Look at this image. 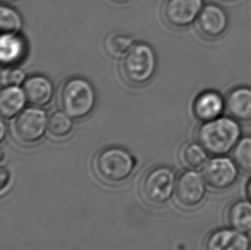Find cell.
I'll return each instance as SVG.
<instances>
[{"label": "cell", "instance_id": "6", "mask_svg": "<svg viewBox=\"0 0 251 250\" xmlns=\"http://www.w3.org/2000/svg\"><path fill=\"white\" fill-rule=\"evenodd\" d=\"M48 124V116L41 107L24 109L14 120L13 134L21 143L34 144L44 136Z\"/></svg>", "mask_w": 251, "mask_h": 250}, {"label": "cell", "instance_id": "27", "mask_svg": "<svg viewBox=\"0 0 251 250\" xmlns=\"http://www.w3.org/2000/svg\"><path fill=\"white\" fill-rule=\"evenodd\" d=\"M116 1H126V0H116Z\"/></svg>", "mask_w": 251, "mask_h": 250}, {"label": "cell", "instance_id": "21", "mask_svg": "<svg viewBox=\"0 0 251 250\" xmlns=\"http://www.w3.org/2000/svg\"><path fill=\"white\" fill-rule=\"evenodd\" d=\"M233 160L239 169L251 174V135L239 140L233 149Z\"/></svg>", "mask_w": 251, "mask_h": 250}, {"label": "cell", "instance_id": "11", "mask_svg": "<svg viewBox=\"0 0 251 250\" xmlns=\"http://www.w3.org/2000/svg\"><path fill=\"white\" fill-rule=\"evenodd\" d=\"M226 109V98L220 92L213 89L201 92L194 100V115L201 123L224 115Z\"/></svg>", "mask_w": 251, "mask_h": 250}, {"label": "cell", "instance_id": "7", "mask_svg": "<svg viewBox=\"0 0 251 250\" xmlns=\"http://www.w3.org/2000/svg\"><path fill=\"white\" fill-rule=\"evenodd\" d=\"M204 5V0H166L162 17L170 27L183 29L197 22Z\"/></svg>", "mask_w": 251, "mask_h": 250}, {"label": "cell", "instance_id": "8", "mask_svg": "<svg viewBox=\"0 0 251 250\" xmlns=\"http://www.w3.org/2000/svg\"><path fill=\"white\" fill-rule=\"evenodd\" d=\"M201 176L207 186L221 191L231 188L236 183L238 176V168L231 159L216 156L204 165Z\"/></svg>", "mask_w": 251, "mask_h": 250}, {"label": "cell", "instance_id": "18", "mask_svg": "<svg viewBox=\"0 0 251 250\" xmlns=\"http://www.w3.org/2000/svg\"><path fill=\"white\" fill-rule=\"evenodd\" d=\"M208 152L199 142H190L183 147L180 157L184 166L190 169H198L206 164Z\"/></svg>", "mask_w": 251, "mask_h": 250}, {"label": "cell", "instance_id": "10", "mask_svg": "<svg viewBox=\"0 0 251 250\" xmlns=\"http://www.w3.org/2000/svg\"><path fill=\"white\" fill-rule=\"evenodd\" d=\"M206 195V183L199 173L188 171L180 175L176 184V198L180 205L192 208L200 205Z\"/></svg>", "mask_w": 251, "mask_h": 250}, {"label": "cell", "instance_id": "2", "mask_svg": "<svg viewBox=\"0 0 251 250\" xmlns=\"http://www.w3.org/2000/svg\"><path fill=\"white\" fill-rule=\"evenodd\" d=\"M58 104L72 119H83L91 114L96 104V95L89 81L78 76L66 80L58 92Z\"/></svg>", "mask_w": 251, "mask_h": 250}, {"label": "cell", "instance_id": "13", "mask_svg": "<svg viewBox=\"0 0 251 250\" xmlns=\"http://www.w3.org/2000/svg\"><path fill=\"white\" fill-rule=\"evenodd\" d=\"M225 98L228 115L239 123L251 122V87H235Z\"/></svg>", "mask_w": 251, "mask_h": 250}, {"label": "cell", "instance_id": "3", "mask_svg": "<svg viewBox=\"0 0 251 250\" xmlns=\"http://www.w3.org/2000/svg\"><path fill=\"white\" fill-rule=\"evenodd\" d=\"M95 173L100 179L109 183H119L127 179L136 166V160L126 149L109 147L95 156Z\"/></svg>", "mask_w": 251, "mask_h": 250}, {"label": "cell", "instance_id": "4", "mask_svg": "<svg viewBox=\"0 0 251 250\" xmlns=\"http://www.w3.org/2000/svg\"><path fill=\"white\" fill-rule=\"evenodd\" d=\"M155 53L149 45H133L123 57L120 69L123 77L133 86H143L153 77L156 71Z\"/></svg>", "mask_w": 251, "mask_h": 250}, {"label": "cell", "instance_id": "25", "mask_svg": "<svg viewBox=\"0 0 251 250\" xmlns=\"http://www.w3.org/2000/svg\"><path fill=\"white\" fill-rule=\"evenodd\" d=\"M246 194L248 196L249 200L251 201V179L248 182V184L246 186Z\"/></svg>", "mask_w": 251, "mask_h": 250}, {"label": "cell", "instance_id": "9", "mask_svg": "<svg viewBox=\"0 0 251 250\" xmlns=\"http://www.w3.org/2000/svg\"><path fill=\"white\" fill-rule=\"evenodd\" d=\"M196 24L201 37L207 41H216L224 36L228 30L229 16L226 10L217 3H206Z\"/></svg>", "mask_w": 251, "mask_h": 250}, {"label": "cell", "instance_id": "14", "mask_svg": "<svg viewBox=\"0 0 251 250\" xmlns=\"http://www.w3.org/2000/svg\"><path fill=\"white\" fill-rule=\"evenodd\" d=\"M27 102L36 107H44L52 100L54 88L51 81L41 75L27 77L23 85Z\"/></svg>", "mask_w": 251, "mask_h": 250}, {"label": "cell", "instance_id": "1", "mask_svg": "<svg viewBox=\"0 0 251 250\" xmlns=\"http://www.w3.org/2000/svg\"><path fill=\"white\" fill-rule=\"evenodd\" d=\"M241 137L240 124L229 115L201 123L197 132V142L214 156H224L231 152Z\"/></svg>", "mask_w": 251, "mask_h": 250}, {"label": "cell", "instance_id": "16", "mask_svg": "<svg viewBox=\"0 0 251 250\" xmlns=\"http://www.w3.org/2000/svg\"><path fill=\"white\" fill-rule=\"evenodd\" d=\"M25 51V42L18 34H2L0 39V58L3 64L11 65L20 61Z\"/></svg>", "mask_w": 251, "mask_h": 250}, {"label": "cell", "instance_id": "12", "mask_svg": "<svg viewBox=\"0 0 251 250\" xmlns=\"http://www.w3.org/2000/svg\"><path fill=\"white\" fill-rule=\"evenodd\" d=\"M204 250H251V241L244 232L234 229H219L204 241Z\"/></svg>", "mask_w": 251, "mask_h": 250}, {"label": "cell", "instance_id": "17", "mask_svg": "<svg viewBox=\"0 0 251 250\" xmlns=\"http://www.w3.org/2000/svg\"><path fill=\"white\" fill-rule=\"evenodd\" d=\"M226 220L230 226L241 232L251 230V201L237 200L229 206Z\"/></svg>", "mask_w": 251, "mask_h": 250}, {"label": "cell", "instance_id": "5", "mask_svg": "<svg viewBox=\"0 0 251 250\" xmlns=\"http://www.w3.org/2000/svg\"><path fill=\"white\" fill-rule=\"evenodd\" d=\"M176 186V176L172 169L157 166L143 177L141 191L147 202L153 206H161L169 200Z\"/></svg>", "mask_w": 251, "mask_h": 250}, {"label": "cell", "instance_id": "24", "mask_svg": "<svg viewBox=\"0 0 251 250\" xmlns=\"http://www.w3.org/2000/svg\"><path fill=\"white\" fill-rule=\"evenodd\" d=\"M0 177H1V180H0L1 193L3 194L5 187H7L8 183H9V181H10V175H9L8 171H6L4 168H1V175H0Z\"/></svg>", "mask_w": 251, "mask_h": 250}, {"label": "cell", "instance_id": "22", "mask_svg": "<svg viewBox=\"0 0 251 250\" xmlns=\"http://www.w3.org/2000/svg\"><path fill=\"white\" fill-rule=\"evenodd\" d=\"M23 26V21L17 10L5 5L0 8V28L3 34H17Z\"/></svg>", "mask_w": 251, "mask_h": 250}, {"label": "cell", "instance_id": "15", "mask_svg": "<svg viewBox=\"0 0 251 250\" xmlns=\"http://www.w3.org/2000/svg\"><path fill=\"white\" fill-rule=\"evenodd\" d=\"M27 100L24 88L6 86L0 93V112L6 119L16 118L24 110Z\"/></svg>", "mask_w": 251, "mask_h": 250}, {"label": "cell", "instance_id": "20", "mask_svg": "<svg viewBox=\"0 0 251 250\" xmlns=\"http://www.w3.org/2000/svg\"><path fill=\"white\" fill-rule=\"evenodd\" d=\"M65 112H55L48 118V130L50 135L56 138H63L72 133L73 121Z\"/></svg>", "mask_w": 251, "mask_h": 250}, {"label": "cell", "instance_id": "26", "mask_svg": "<svg viewBox=\"0 0 251 250\" xmlns=\"http://www.w3.org/2000/svg\"><path fill=\"white\" fill-rule=\"evenodd\" d=\"M1 135H0V138L1 141H3L4 138V135H5V125L3 124V122H1Z\"/></svg>", "mask_w": 251, "mask_h": 250}, {"label": "cell", "instance_id": "23", "mask_svg": "<svg viewBox=\"0 0 251 250\" xmlns=\"http://www.w3.org/2000/svg\"><path fill=\"white\" fill-rule=\"evenodd\" d=\"M26 74L20 69H5L1 73V83L3 86H19L24 84Z\"/></svg>", "mask_w": 251, "mask_h": 250}, {"label": "cell", "instance_id": "19", "mask_svg": "<svg viewBox=\"0 0 251 250\" xmlns=\"http://www.w3.org/2000/svg\"><path fill=\"white\" fill-rule=\"evenodd\" d=\"M133 45L132 38L122 32H113L105 38V50L113 58L124 57Z\"/></svg>", "mask_w": 251, "mask_h": 250}]
</instances>
